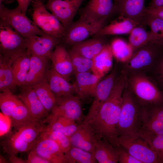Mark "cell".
<instances>
[{
	"label": "cell",
	"instance_id": "cell-21",
	"mask_svg": "<svg viewBox=\"0 0 163 163\" xmlns=\"http://www.w3.org/2000/svg\"><path fill=\"white\" fill-rule=\"evenodd\" d=\"M49 59L53 69L69 81L73 70L70 56L65 47L59 44L57 45Z\"/></svg>",
	"mask_w": 163,
	"mask_h": 163
},
{
	"label": "cell",
	"instance_id": "cell-42",
	"mask_svg": "<svg viewBox=\"0 0 163 163\" xmlns=\"http://www.w3.org/2000/svg\"><path fill=\"white\" fill-rule=\"evenodd\" d=\"M11 126L12 125L10 118L1 112L0 136H4L9 133Z\"/></svg>",
	"mask_w": 163,
	"mask_h": 163
},
{
	"label": "cell",
	"instance_id": "cell-48",
	"mask_svg": "<svg viewBox=\"0 0 163 163\" xmlns=\"http://www.w3.org/2000/svg\"><path fill=\"white\" fill-rule=\"evenodd\" d=\"M9 161L11 163H27L26 160L18 157L16 155L9 156Z\"/></svg>",
	"mask_w": 163,
	"mask_h": 163
},
{
	"label": "cell",
	"instance_id": "cell-34",
	"mask_svg": "<svg viewBox=\"0 0 163 163\" xmlns=\"http://www.w3.org/2000/svg\"><path fill=\"white\" fill-rule=\"evenodd\" d=\"M110 45L113 56L118 61L125 63L133 54V50L129 43L121 38L114 39Z\"/></svg>",
	"mask_w": 163,
	"mask_h": 163
},
{
	"label": "cell",
	"instance_id": "cell-18",
	"mask_svg": "<svg viewBox=\"0 0 163 163\" xmlns=\"http://www.w3.org/2000/svg\"><path fill=\"white\" fill-rule=\"evenodd\" d=\"M34 151L50 163H66L64 153L54 141L39 136Z\"/></svg>",
	"mask_w": 163,
	"mask_h": 163
},
{
	"label": "cell",
	"instance_id": "cell-17",
	"mask_svg": "<svg viewBox=\"0 0 163 163\" xmlns=\"http://www.w3.org/2000/svg\"><path fill=\"white\" fill-rule=\"evenodd\" d=\"M74 74L75 79L72 85L78 96L83 101L93 97L96 86L102 77L90 72Z\"/></svg>",
	"mask_w": 163,
	"mask_h": 163
},
{
	"label": "cell",
	"instance_id": "cell-36",
	"mask_svg": "<svg viewBox=\"0 0 163 163\" xmlns=\"http://www.w3.org/2000/svg\"><path fill=\"white\" fill-rule=\"evenodd\" d=\"M22 101L9 90L1 92L0 108L1 112L10 118Z\"/></svg>",
	"mask_w": 163,
	"mask_h": 163
},
{
	"label": "cell",
	"instance_id": "cell-16",
	"mask_svg": "<svg viewBox=\"0 0 163 163\" xmlns=\"http://www.w3.org/2000/svg\"><path fill=\"white\" fill-rule=\"evenodd\" d=\"M140 131L163 135V104L142 106Z\"/></svg>",
	"mask_w": 163,
	"mask_h": 163
},
{
	"label": "cell",
	"instance_id": "cell-23",
	"mask_svg": "<svg viewBox=\"0 0 163 163\" xmlns=\"http://www.w3.org/2000/svg\"><path fill=\"white\" fill-rule=\"evenodd\" d=\"M49 59L31 55L29 70L26 81L22 86H32L47 78Z\"/></svg>",
	"mask_w": 163,
	"mask_h": 163
},
{
	"label": "cell",
	"instance_id": "cell-28",
	"mask_svg": "<svg viewBox=\"0 0 163 163\" xmlns=\"http://www.w3.org/2000/svg\"><path fill=\"white\" fill-rule=\"evenodd\" d=\"M102 37L85 40L72 46V50L80 55L92 59L107 43Z\"/></svg>",
	"mask_w": 163,
	"mask_h": 163
},
{
	"label": "cell",
	"instance_id": "cell-26",
	"mask_svg": "<svg viewBox=\"0 0 163 163\" xmlns=\"http://www.w3.org/2000/svg\"><path fill=\"white\" fill-rule=\"evenodd\" d=\"M120 17L121 20L114 21L107 25H105L94 35L95 37L130 34L134 27L139 25L131 19Z\"/></svg>",
	"mask_w": 163,
	"mask_h": 163
},
{
	"label": "cell",
	"instance_id": "cell-14",
	"mask_svg": "<svg viewBox=\"0 0 163 163\" xmlns=\"http://www.w3.org/2000/svg\"><path fill=\"white\" fill-rule=\"evenodd\" d=\"M80 16L92 21L107 19L117 11L113 0H89L79 10Z\"/></svg>",
	"mask_w": 163,
	"mask_h": 163
},
{
	"label": "cell",
	"instance_id": "cell-51",
	"mask_svg": "<svg viewBox=\"0 0 163 163\" xmlns=\"http://www.w3.org/2000/svg\"><path fill=\"white\" fill-rule=\"evenodd\" d=\"M115 4L116 5L120 2L121 0H113Z\"/></svg>",
	"mask_w": 163,
	"mask_h": 163
},
{
	"label": "cell",
	"instance_id": "cell-47",
	"mask_svg": "<svg viewBox=\"0 0 163 163\" xmlns=\"http://www.w3.org/2000/svg\"><path fill=\"white\" fill-rule=\"evenodd\" d=\"M159 7H163V0H151L147 8H153Z\"/></svg>",
	"mask_w": 163,
	"mask_h": 163
},
{
	"label": "cell",
	"instance_id": "cell-7",
	"mask_svg": "<svg viewBox=\"0 0 163 163\" xmlns=\"http://www.w3.org/2000/svg\"><path fill=\"white\" fill-rule=\"evenodd\" d=\"M118 143L141 163H158L156 152L139 133L120 136Z\"/></svg>",
	"mask_w": 163,
	"mask_h": 163
},
{
	"label": "cell",
	"instance_id": "cell-30",
	"mask_svg": "<svg viewBox=\"0 0 163 163\" xmlns=\"http://www.w3.org/2000/svg\"><path fill=\"white\" fill-rule=\"evenodd\" d=\"M13 60L0 55V90L11 92L17 86L14 78L11 64Z\"/></svg>",
	"mask_w": 163,
	"mask_h": 163
},
{
	"label": "cell",
	"instance_id": "cell-32",
	"mask_svg": "<svg viewBox=\"0 0 163 163\" xmlns=\"http://www.w3.org/2000/svg\"><path fill=\"white\" fill-rule=\"evenodd\" d=\"M46 122L51 129L60 132L69 137L76 131L78 126L75 121L62 117L48 119Z\"/></svg>",
	"mask_w": 163,
	"mask_h": 163
},
{
	"label": "cell",
	"instance_id": "cell-22",
	"mask_svg": "<svg viewBox=\"0 0 163 163\" xmlns=\"http://www.w3.org/2000/svg\"><path fill=\"white\" fill-rule=\"evenodd\" d=\"M69 138L71 146L91 153L94 152L96 138L92 130L86 123L82 122L78 124L77 129Z\"/></svg>",
	"mask_w": 163,
	"mask_h": 163
},
{
	"label": "cell",
	"instance_id": "cell-2",
	"mask_svg": "<svg viewBox=\"0 0 163 163\" xmlns=\"http://www.w3.org/2000/svg\"><path fill=\"white\" fill-rule=\"evenodd\" d=\"M45 123L44 120H35L13 129L1 142L4 152L9 156L29 152L34 147Z\"/></svg>",
	"mask_w": 163,
	"mask_h": 163
},
{
	"label": "cell",
	"instance_id": "cell-20",
	"mask_svg": "<svg viewBox=\"0 0 163 163\" xmlns=\"http://www.w3.org/2000/svg\"><path fill=\"white\" fill-rule=\"evenodd\" d=\"M22 87L23 89L18 97L25 105L34 119L42 121L45 120L49 113L43 107L34 89L30 86Z\"/></svg>",
	"mask_w": 163,
	"mask_h": 163
},
{
	"label": "cell",
	"instance_id": "cell-49",
	"mask_svg": "<svg viewBox=\"0 0 163 163\" xmlns=\"http://www.w3.org/2000/svg\"><path fill=\"white\" fill-rule=\"evenodd\" d=\"M9 162V161L7 160L2 155H0V163H7Z\"/></svg>",
	"mask_w": 163,
	"mask_h": 163
},
{
	"label": "cell",
	"instance_id": "cell-40",
	"mask_svg": "<svg viewBox=\"0 0 163 163\" xmlns=\"http://www.w3.org/2000/svg\"><path fill=\"white\" fill-rule=\"evenodd\" d=\"M139 133L156 152L158 163H163V135H157L145 131H140Z\"/></svg>",
	"mask_w": 163,
	"mask_h": 163
},
{
	"label": "cell",
	"instance_id": "cell-29",
	"mask_svg": "<svg viewBox=\"0 0 163 163\" xmlns=\"http://www.w3.org/2000/svg\"><path fill=\"white\" fill-rule=\"evenodd\" d=\"M30 55L26 51L13 60L11 68L17 86H22L26 81L30 68Z\"/></svg>",
	"mask_w": 163,
	"mask_h": 163
},
{
	"label": "cell",
	"instance_id": "cell-9",
	"mask_svg": "<svg viewBox=\"0 0 163 163\" xmlns=\"http://www.w3.org/2000/svg\"><path fill=\"white\" fill-rule=\"evenodd\" d=\"M27 50L26 39L9 24L0 21V55L13 60Z\"/></svg>",
	"mask_w": 163,
	"mask_h": 163
},
{
	"label": "cell",
	"instance_id": "cell-15",
	"mask_svg": "<svg viewBox=\"0 0 163 163\" xmlns=\"http://www.w3.org/2000/svg\"><path fill=\"white\" fill-rule=\"evenodd\" d=\"M26 39L27 51L29 53L49 59L53 49L61 42L60 39L47 34Z\"/></svg>",
	"mask_w": 163,
	"mask_h": 163
},
{
	"label": "cell",
	"instance_id": "cell-11",
	"mask_svg": "<svg viewBox=\"0 0 163 163\" xmlns=\"http://www.w3.org/2000/svg\"><path fill=\"white\" fill-rule=\"evenodd\" d=\"M162 47L149 42L134 51L130 58L125 63L127 70L132 73L150 66L160 55Z\"/></svg>",
	"mask_w": 163,
	"mask_h": 163
},
{
	"label": "cell",
	"instance_id": "cell-37",
	"mask_svg": "<svg viewBox=\"0 0 163 163\" xmlns=\"http://www.w3.org/2000/svg\"><path fill=\"white\" fill-rule=\"evenodd\" d=\"M147 13L144 23L145 25L148 26L151 29L152 42L163 47V20Z\"/></svg>",
	"mask_w": 163,
	"mask_h": 163
},
{
	"label": "cell",
	"instance_id": "cell-31",
	"mask_svg": "<svg viewBox=\"0 0 163 163\" xmlns=\"http://www.w3.org/2000/svg\"><path fill=\"white\" fill-rule=\"evenodd\" d=\"M31 87L45 109L50 113L56 105L57 97L51 90L47 78Z\"/></svg>",
	"mask_w": 163,
	"mask_h": 163
},
{
	"label": "cell",
	"instance_id": "cell-3",
	"mask_svg": "<svg viewBox=\"0 0 163 163\" xmlns=\"http://www.w3.org/2000/svg\"><path fill=\"white\" fill-rule=\"evenodd\" d=\"M142 107L126 87L123 94L120 114L117 126L118 137L134 134L141 131Z\"/></svg>",
	"mask_w": 163,
	"mask_h": 163
},
{
	"label": "cell",
	"instance_id": "cell-4",
	"mask_svg": "<svg viewBox=\"0 0 163 163\" xmlns=\"http://www.w3.org/2000/svg\"><path fill=\"white\" fill-rule=\"evenodd\" d=\"M126 88L142 106L163 104V93L142 73H132L128 77Z\"/></svg>",
	"mask_w": 163,
	"mask_h": 163
},
{
	"label": "cell",
	"instance_id": "cell-33",
	"mask_svg": "<svg viewBox=\"0 0 163 163\" xmlns=\"http://www.w3.org/2000/svg\"><path fill=\"white\" fill-rule=\"evenodd\" d=\"M129 34L128 43L133 52L148 43L152 42L151 31H146L143 25L137 26L132 30Z\"/></svg>",
	"mask_w": 163,
	"mask_h": 163
},
{
	"label": "cell",
	"instance_id": "cell-35",
	"mask_svg": "<svg viewBox=\"0 0 163 163\" xmlns=\"http://www.w3.org/2000/svg\"><path fill=\"white\" fill-rule=\"evenodd\" d=\"M64 155L67 163H96L94 152H88L78 147L71 146Z\"/></svg>",
	"mask_w": 163,
	"mask_h": 163
},
{
	"label": "cell",
	"instance_id": "cell-6",
	"mask_svg": "<svg viewBox=\"0 0 163 163\" xmlns=\"http://www.w3.org/2000/svg\"><path fill=\"white\" fill-rule=\"evenodd\" d=\"M107 20L92 21L80 16L78 20L73 22L66 29L61 42L72 46L85 40L90 36L95 35L104 27Z\"/></svg>",
	"mask_w": 163,
	"mask_h": 163
},
{
	"label": "cell",
	"instance_id": "cell-25",
	"mask_svg": "<svg viewBox=\"0 0 163 163\" xmlns=\"http://www.w3.org/2000/svg\"><path fill=\"white\" fill-rule=\"evenodd\" d=\"M113 57L110 46L107 43L92 59V73L103 77L112 68Z\"/></svg>",
	"mask_w": 163,
	"mask_h": 163
},
{
	"label": "cell",
	"instance_id": "cell-50",
	"mask_svg": "<svg viewBox=\"0 0 163 163\" xmlns=\"http://www.w3.org/2000/svg\"><path fill=\"white\" fill-rule=\"evenodd\" d=\"M13 0H0V5L4 2L6 4H9L13 1Z\"/></svg>",
	"mask_w": 163,
	"mask_h": 163
},
{
	"label": "cell",
	"instance_id": "cell-8",
	"mask_svg": "<svg viewBox=\"0 0 163 163\" xmlns=\"http://www.w3.org/2000/svg\"><path fill=\"white\" fill-rule=\"evenodd\" d=\"M31 3V16L35 24L46 34L61 39L66 29L60 22L46 10L41 0H34Z\"/></svg>",
	"mask_w": 163,
	"mask_h": 163
},
{
	"label": "cell",
	"instance_id": "cell-19",
	"mask_svg": "<svg viewBox=\"0 0 163 163\" xmlns=\"http://www.w3.org/2000/svg\"><path fill=\"white\" fill-rule=\"evenodd\" d=\"M145 1V0H121L117 5V12L120 16L145 26V20L147 13Z\"/></svg>",
	"mask_w": 163,
	"mask_h": 163
},
{
	"label": "cell",
	"instance_id": "cell-24",
	"mask_svg": "<svg viewBox=\"0 0 163 163\" xmlns=\"http://www.w3.org/2000/svg\"><path fill=\"white\" fill-rule=\"evenodd\" d=\"M47 78L51 90L57 98L75 94L72 84L57 73L52 67L48 70Z\"/></svg>",
	"mask_w": 163,
	"mask_h": 163
},
{
	"label": "cell",
	"instance_id": "cell-39",
	"mask_svg": "<svg viewBox=\"0 0 163 163\" xmlns=\"http://www.w3.org/2000/svg\"><path fill=\"white\" fill-rule=\"evenodd\" d=\"M70 56L73 72L80 73L91 71L92 59L86 58L71 49L68 51Z\"/></svg>",
	"mask_w": 163,
	"mask_h": 163
},
{
	"label": "cell",
	"instance_id": "cell-46",
	"mask_svg": "<svg viewBox=\"0 0 163 163\" xmlns=\"http://www.w3.org/2000/svg\"><path fill=\"white\" fill-rule=\"evenodd\" d=\"M34 0H17L18 4V7L23 13L25 14L28 6Z\"/></svg>",
	"mask_w": 163,
	"mask_h": 163
},
{
	"label": "cell",
	"instance_id": "cell-12",
	"mask_svg": "<svg viewBox=\"0 0 163 163\" xmlns=\"http://www.w3.org/2000/svg\"><path fill=\"white\" fill-rule=\"evenodd\" d=\"M84 0H48L45 5L66 29L73 22Z\"/></svg>",
	"mask_w": 163,
	"mask_h": 163
},
{
	"label": "cell",
	"instance_id": "cell-13",
	"mask_svg": "<svg viewBox=\"0 0 163 163\" xmlns=\"http://www.w3.org/2000/svg\"><path fill=\"white\" fill-rule=\"evenodd\" d=\"M118 77L116 70H113L99 81L95 89L92 104L83 122L88 121L96 115L109 96Z\"/></svg>",
	"mask_w": 163,
	"mask_h": 163
},
{
	"label": "cell",
	"instance_id": "cell-27",
	"mask_svg": "<svg viewBox=\"0 0 163 163\" xmlns=\"http://www.w3.org/2000/svg\"><path fill=\"white\" fill-rule=\"evenodd\" d=\"M95 156L99 163L118 162V153L116 147L108 141L103 140L94 141Z\"/></svg>",
	"mask_w": 163,
	"mask_h": 163
},
{
	"label": "cell",
	"instance_id": "cell-44",
	"mask_svg": "<svg viewBox=\"0 0 163 163\" xmlns=\"http://www.w3.org/2000/svg\"><path fill=\"white\" fill-rule=\"evenodd\" d=\"M157 69V75L160 82L163 86V53L161 54Z\"/></svg>",
	"mask_w": 163,
	"mask_h": 163
},
{
	"label": "cell",
	"instance_id": "cell-45",
	"mask_svg": "<svg viewBox=\"0 0 163 163\" xmlns=\"http://www.w3.org/2000/svg\"><path fill=\"white\" fill-rule=\"evenodd\" d=\"M146 12L163 20V7L153 8L146 7Z\"/></svg>",
	"mask_w": 163,
	"mask_h": 163
},
{
	"label": "cell",
	"instance_id": "cell-1",
	"mask_svg": "<svg viewBox=\"0 0 163 163\" xmlns=\"http://www.w3.org/2000/svg\"><path fill=\"white\" fill-rule=\"evenodd\" d=\"M127 83L126 75L120 74L96 115L91 120L84 122L89 126L97 139L107 141L116 147L120 146L117 126L120 114L123 94Z\"/></svg>",
	"mask_w": 163,
	"mask_h": 163
},
{
	"label": "cell",
	"instance_id": "cell-38",
	"mask_svg": "<svg viewBox=\"0 0 163 163\" xmlns=\"http://www.w3.org/2000/svg\"><path fill=\"white\" fill-rule=\"evenodd\" d=\"M39 136L54 141L64 153L71 146L69 137L60 132L51 129L47 125H45Z\"/></svg>",
	"mask_w": 163,
	"mask_h": 163
},
{
	"label": "cell",
	"instance_id": "cell-41",
	"mask_svg": "<svg viewBox=\"0 0 163 163\" xmlns=\"http://www.w3.org/2000/svg\"><path fill=\"white\" fill-rule=\"evenodd\" d=\"M117 147L118 153V162L119 163H141L134 158L123 147Z\"/></svg>",
	"mask_w": 163,
	"mask_h": 163
},
{
	"label": "cell",
	"instance_id": "cell-10",
	"mask_svg": "<svg viewBox=\"0 0 163 163\" xmlns=\"http://www.w3.org/2000/svg\"><path fill=\"white\" fill-rule=\"evenodd\" d=\"M85 116L81 100L78 96L72 95L57 97L56 105L46 118L62 117L79 124L83 121Z\"/></svg>",
	"mask_w": 163,
	"mask_h": 163
},
{
	"label": "cell",
	"instance_id": "cell-5",
	"mask_svg": "<svg viewBox=\"0 0 163 163\" xmlns=\"http://www.w3.org/2000/svg\"><path fill=\"white\" fill-rule=\"evenodd\" d=\"M0 18L1 21L9 24L25 38L35 35L43 36L46 34L18 6L10 9L2 4L0 5Z\"/></svg>",
	"mask_w": 163,
	"mask_h": 163
},
{
	"label": "cell",
	"instance_id": "cell-43",
	"mask_svg": "<svg viewBox=\"0 0 163 163\" xmlns=\"http://www.w3.org/2000/svg\"><path fill=\"white\" fill-rule=\"evenodd\" d=\"M27 163H50L48 160L42 158L33 150L28 152Z\"/></svg>",
	"mask_w": 163,
	"mask_h": 163
}]
</instances>
